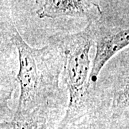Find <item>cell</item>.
I'll use <instances>...</instances> for the list:
<instances>
[{
  "instance_id": "5b68a950",
  "label": "cell",
  "mask_w": 129,
  "mask_h": 129,
  "mask_svg": "<svg viewBox=\"0 0 129 129\" xmlns=\"http://www.w3.org/2000/svg\"><path fill=\"white\" fill-rule=\"evenodd\" d=\"M114 122L96 95L87 108L69 120H61L52 129H114Z\"/></svg>"
},
{
  "instance_id": "277c9868",
  "label": "cell",
  "mask_w": 129,
  "mask_h": 129,
  "mask_svg": "<svg viewBox=\"0 0 129 129\" xmlns=\"http://www.w3.org/2000/svg\"><path fill=\"white\" fill-rule=\"evenodd\" d=\"M36 11L40 19L62 17L85 19L88 23L96 21L103 12L100 4L85 0H47L41 1Z\"/></svg>"
},
{
  "instance_id": "6da1fadb",
  "label": "cell",
  "mask_w": 129,
  "mask_h": 129,
  "mask_svg": "<svg viewBox=\"0 0 129 129\" xmlns=\"http://www.w3.org/2000/svg\"><path fill=\"white\" fill-rule=\"evenodd\" d=\"M1 35L9 39L19 57V71L15 82L20 94L15 113L25 115L35 111L55 113L63 103L60 78L64 67L63 53L53 40L42 48H34L24 41L10 13L1 2Z\"/></svg>"
},
{
  "instance_id": "52a82bcc",
  "label": "cell",
  "mask_w": 129,
  "mask_h": 129,
  "mask_svg": "<svg viewBox=\"0 0 129 129\" xmlns=\"http://www.w3.org/2000/svg\"><path fill=\"white\" fill-rule=\"evenodd\" d=\"M99 101L116 120L129 107V68L115 73L106 89V96Z\"/></svg>"
},
{
  "instance_id": "3957f363",
  "label": "cell",
  "mask_w": 129,
  "mask_h": 129,
  "mask_svg": "<svg viewBox=\"0 0 129 129\" xmlns=\"http://www.w3.org/2000/svg\"><path fill=\"white\" fill-rule=\"evenodd\" d=\"M95 55L89 78V89L96 91L99 74L113 56L129 45V22L122 21L113 14L112 9L103 10L99 18L91 22Z\"/></svg>"
},
{
  "instance_id": "8992f818",
  "label": "cell",
  "mask_w": 129,
  "mask_h": 129,
  "mask_svg": "<svg viewBox=\"0 0 129 129\" xmlns=\"http://www.w3.org/2000/svg\"><path fill=\"white\" fill-rule=\"evenodd\" d=\"M0 129H52L55 113L35 111L25 115L17 114L9 104L0 107Z\"/></svg>"
},
{
  "instance_id": "7a4b0ae2",
  "label": "cell",
  "mask_w": 129,
  "mask_h": 129,
  "mask_svg": "<svg viewBox=\"0 0 129 129\" xmlns=\"http://www.w3.org/2000/svg\"><path fill=\"white\" fill-rule=\"evenodd\" d=\"M60 47L64 56L62 77L68 90L69 101L62 120H69L81 113L92 103L96 91L89 89L90 50L93 35L90 24L76 33L56 34L50 37Z\"/></svg>"
}]
</instances>
